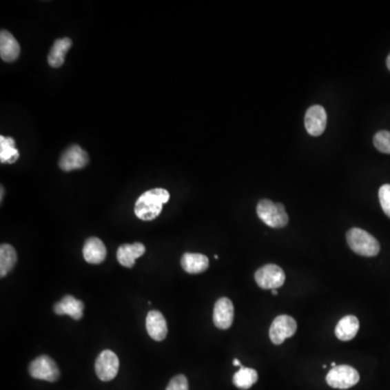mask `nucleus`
<instances>
[{"label": "nucleus", "instance_id": "1", "mask_svg": "<svg viewBox=\"0 0 390 390\" xmlns=\"http://www.w3.org/2000/svg\"><path fill=\"white\" fill-rule=\"evenodd\" d=\"M170 194L163 187H155L140 195L134 204V214L141 220L151 221L162 213L163 205L170 201Z\"/></svg>", "mask_w": 390, "mask_h": 390}, {"label": "nucleus", "instance_id": "2", "mask_svg": "<svg viewBox=\"0 0 390 390\" xmlns=\"http://www.w3.org/2000/svg\"><path fill=\"white\" fill-rule=\"evenodd\" d=\"M347 242L350 249L361 256L374 257L380 251L378 240L362 229H350L347 232Z\"/></svg>", "mask_w": 390, "mask_h": 390}, {"label": "nucleus", "instance_id": "3", "mask_svg": "<svg viewBox=\"0 0 390 390\" xmlns=\"http://www.w3.org/2000/svg\"><path fill=\"white\" fill-rule=\"evenodd\" d=\"M256 211L263 223L271 228H284L289 223V215L283 204L274 203L270 200H261L257 204Z\"/></svg>", "mask_w": 390, "mask_h": 390}, {"label": "nucleus", "instance_id": "4", "mask_svg": "<svg viewBox=\"0 0 390 390\" xmlns=\"http://www.w3.org/2000/svg\"><path fill=\"white\" fill-rule=\"evenodd\" d=\"M360 380V375L355 367L350 365H337L327 375V382L329 386L336 389H348L357 385Z\"/></svg>", "mask_w": 390, "mask_h": 390}, {"label": "nucleus", "instance_id": "5", "mask_svg": "<svg viewBox=\"0 0 390 390\" xmlns=\"http://www.w3.org/2000/svg\"><path fill=\"white\" fill-rule=\"evenodd\" d=\"M28 372L32 378L47 382H56L60 378L58 365L50 357L45 355L39 356L32 361Z\"/></svg>", "mask_w": 390, "mask_h": 390}, {"label": "nucleus", "instance_id": "6", "mask_svg": "<svg viewBox=\"0 0 390 390\" xmlns=\"http://www.w3.org/2000/svg\"><path fill=\"white\" fill-rule=\"evenodd\" d=\"M257 285L264 289H276L281 287L285 282L283 269L276 265H266L261 267L255 274Z\"/></svg>", "mask_w": 390, "mask_h": 390}, {"label": "nucleus", "instance_id": "7", "mask_svg": "<svg viewBox=\"0 0 390 390\" xmlns=\"http://www.w3.org/2000/svg\"><path fill=\"white\" fill-rule=\"evenodd\" d=\"M94 369L96 376L103 382L114 380L119 373V357L112 350H103L96 358Z\"/></svg>", "mask_w": 390, "mask_h": 390}, {"label": "nucleus", "instance_id": "8", "mask_svg": "<svg viewBox=\"0 0 390 390\" xmlns=\"http://www.w3.org/2000/svg\"><path fill=\"white\" fill-rule=\"evenodd\" d=\"M296 331L297 323L294 318L283 314V316L276 317L272 322L270 331H269V336L274 345H281L287 338L293 336Z\"/></svg>", "mask_w": 390, "mask_h": 390}, {"label": "nucleus", "instance_id": "9", "mask_svg": "<svg viewBox=\"0 0 390 390\" xmlns=\"http://www.w3.org/2000/svg\"><path fill=\"white\" fill-rule=\"evenodd\" d=\"M88 162L89 156L86 151L79 145H74L64 151L59 161V166L63 172H72L84 168Z\"/></svg>", "mask_w": 390, "mask_h": 390}, {"label": "nucleus", "instance_id": "10", "mask_svg": "<svg viewBox=\"0 0 390 390\" xmlns=\"http://www.w3.org/2000/svg\"><path fill=\"white\" fill-rule=\"evenodd\" d=\"M327 116L325 107L321 105H312L307 110L305 116V126L308 134L314 137H319L327 128Z\"/></svg>", "mask_w": 390, "mask_h": 390}, {"label": "nucleus", "instance_id": "11", "mask_svg": "<svg viewBox=\"0 0 390 390\" xmlns=\"http://www.w3.org/2000/svg\"><path fill=\"white\" fill-rule=\"evenodd\" d=\"M234 319V307L227 297L219 298L214 307V325L220 329H227L232 325Z\"/></svg>", "mask_w": 390, "mask_h": 390}, {"label": "nucleus", "instance_id": "12", "mask_svg": "<svg viewBox=\"0 0 390 390\" xmlns=\"http://www.w3.org/2000/svg\"><path fill=\"white\" fill-rule=\"evenodd\" d=\"M145 325H147V334L152 340L162 342L167 336V322L162 312L151 310L147 314Z\"/></svg>", "mask_w": 390, "mask_h": 390}, {"label": "nucleus", "instance_id": "13", "mask_svg": "<svg viewBox=\"0 0 390 390\" xmlns=\"http://www.w3.org/2000/svg\"><path fill=\"white\" fill-rule=\"evenodd\" d=\"M54 312L58 316L66 314L72 319L81 320L84 314V302L72 295H66L61 299V302L54 305Z\"/></svg>", "mask_w": 390, "mask_h": 390}, {"label": "nucleus", "instance_id": "14", "mask_svg": "<svg viewBox=\"0 0 390 390\" xmlns=\"http://www.w3.org/2000/svg\"><path fill=\"white\" fill-rule=\"evenodd\" d=\"M145 253V246L142 243L124 244L117 249V260L123 267L132 268L136 260Z\"/></svg>", "mask_w": 390, "mask_h": 390}, {"label": "nucleus", "instance_id": "15", "mask_svg": "<svg viewBox=\"0 0 390 390\" xmlns=\"http://www.w3.org/2000/svg\"><path fill=\"white\" fill-rule=\"evenodd\" d=\"M83 255L89 264H101L107 257V249L100 238H89L85 242Z\"/></svg>", "mask_w": 390, "mask_h": 390}, {"label": "nucleus", "instance_id": "16", "mask_svg": "<svg viewBox=\"0 0 390 390\" xmlns=\"http://www.w3.org/2000/svg\"><path fill=\"white\" fill-rule=\"evenodd\" d=\"M20 45L12 34L3 30L0 33V57L3 61H16L20 56Z\"/></svg>", "mask_w": 390, "mask_h": 390}, {"label": "nucleus", "instance_id": "17", "mask_svg": "<svg viewBox=\"0 0 390 390\" xmlns=\"http://www.w3.org/2000/svg\"><path fill=\"white\" fill-rule=\"evenodd\" d=\"M359 320L355 316H346L340 320L335 327V335L338 340L348 342L355 338L359 332Z\"/></svg>", "mask_w": 390, "mask_h": 390}, {"label": "nucleus", "instance_id": "18", "mask_svg": "<svg viewBox=\"0 0 390 390\" xmlns=\"http://www.w3.org/2000/svg\"><path fill=\"white\" fill-rule=\"evenodd\" d=\"M209 260L202 254L185 253L181 258V267L187 274H198L207 270Z\"/></svg>", "mask_w": 390, "mask_h": 390}, {"label": "nucleus", "instance_id": "19", "mask_svg": "<svg viewBox=\"0 0 390 390\" xmlns=\"http://www.w3.org/2000/svg\"><path fill=\"white\" fill-rule=\"evenodd\" d=\"M72 43H72L71 39H68V37L57 39L54 41L48 54V63L51 68L57 69V68L63 65L66 54L71 49Z\"/></svg>", "mask_w": 390, "mask_h": 390}, {"label": "nucleus", "instance_id": "20", "mask_svg": "<svg viewBox=\"0 0 390 390\" xmlns=\"http://www.w3.org/2000/svg\"><path fill=\"white\" fill-rule=\"evenodd\" d=\"M18 260L16 249L9 244L0 246V276L5 278L16 266Z\"/></svg>", "mask_w": 390, "mask_h": 390}, {"label": "nucleus", "instance_id": "21", "mask_svg": "<svg viewBox=\"0 0 390 390\" xmlns=\"http://www.w3.org/2000/svg\"><path fill=\"white\" fill-rule=\"evenodd\" d=\"M20 156L13 138L0 137V162L3 164H13Z\"/></svg>", "mask_w": 390, "mask_h": 390}, {"label": "nucleus", "instance_id": "22", "mask_svg": "<svg viewBox=\"0 0 390 390\" xmlns=\"http://www.w3.org/2000/svg\"><path fill=\"white\" fill-rule=\"evenodd\" d=\"M258 380V373L254 369L242 367L234 374V384L240 389H249Z\"/></svg>", "mask_w": 390, "mask_h": 390}, {"label": "nucleus", "instance_id": "23", "mask_svg": "<svg viewBox=\"0 0 390 390\" xmlns=\"http://www.w3.org/2000/svg\"><path fill=\"white\" fill-rule=\"evenodd\" d=\"M374 145L380 152L390 154V132L387 130H380L378 134H375Z\"/></svg>", "mask_w": 390, "mask_h": 390}, {"label": "nucleus", "instance_id": "24", "mask_svg": "<svg viewBox=\"0 0 390 390\" xmlns=\"http://www.w3.org/2000/svg\"><path fill=\"white\" fill-rule=\"evenodd\" d=\"M378 198H380L382 211L390 218V185H384L380 187L378 191Z\"/></svg>", "mask_w": 390, "mask_h": 390}, {"label": "nucleus", "instance_id": "25", "mask_svg": "<svg viewBox=\"0 0 390 390\" xmlns=\"http://www.w3.org/2000/svg\"><path fill=\"white\" fill-rule=\"evenodd\" d=\"M166 390H189V382L185 375H177L170 380Z\"/></svg>", "mask_w": 390, "mask_h": 390}, {"label": "nucleus", "instance_id": "26", "mask_svg": "<svg viewBox=\"0 0 390 390\" xmlns=\"http://www.w3.org/2000/svg\"><path fill=\"white\" fill-rule=\"evenodd\" d=\"M234 367H243V365H242V363L240 362V360L238 359L234 360Z\"/></svg>", "mask_w": 390, "mask_h": 390}, {"label": "nucleus", "instance_id": "27", "mask_svg": "<svg viewBox=\"0 0 390 390\" xmlns=\"http://www.w3.org/2000/svg\"><path fill=\"white\" fill-rule=\"evenodd\" d=\"M386 64H387V68L390 71V54L387 57V61H386Z\"/></svg>", "mask_w": 390, "mask_h": 390}, {"label": "nucleus", "instance_id": "28", "mask_svg": "<svg viewBox=\"0 0 390 390\" xmlns=\"http://www.w3.org/2000/svg\"><path fill=\"white\" fill-rule=\"evenodd\" d=\"M272 295H274V296H278V294H279V293H278V291H276V289H272Z\"/></svg>", "mask_w": 390, "mask_h": 390}, {"label": "nucleus", "instance_id": "29", "mask_svg": "<svg viewBox=\"0 0 390 390\" xmlns=\"http://www.w3.org/2000/svg\"><path fill=\"white\" fill-rule=\"evenodd\" d=\"M3 187H1V202H3Z\"/></svg>", "mask_w": 390, "mask_h": 390}, {"label": "nucleus", "instance_id": "30", "mask_svg": "<svg viewBox=\"0 0 390 390\" xmlns=\"http://www.w3.org/2000/svg\"><path fill=\"white\" fill-rule=\"evenodd\" d=\"M331 367H332V369H333V367H337L336 363H335V362L331 363Z\"/></svg>", "mask_w": 390, "mask_h": 390}]
</instances>
